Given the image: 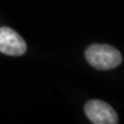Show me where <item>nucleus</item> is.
I'll return each mask as SVG.
<instances>
[{
	"label": "nucleus",
	"instance_id": "obj_1",
	"mask_svg": "<svg viewBox=\"0 0 124 124\" xmlns=\"http://www.w3.org/2000/svg\"><path fill=\"white\" fill-rule=\"evenodd\" d=\"M85 58L91 66L99 70L114 69L122 62V54L120 51L110 45H91L85 51Z\"/></svg>",
	"mask_w": 124,
	"mask_h": 124
},
{
	"label": "nucleus",
	"instance_id": "obj_2",
	"mask_svg": "<svg viewBox=\"0 0 124 124\" xmlns=\"http://www.w3.org/2000/svg\"><path fill=\"white\" fill-rule=\"evenodd\" d=\"M85 114L94 124H116L118 122L114 108L101 100H91L85 105Z\"/></svg>",
	"mask_w": 124,
	"mask_h": 124
},
{
	"label": "nucleus",
	"instance_id": "obj_3",
	"mask_svg": "<svg viewBox=\"0 0 124 124\" xmlns=\"http://www.w3.org/2000/svg\"><path fill=\"white\" fill-rule=\"evenodd\" d=\"M0 52L10 56H20L27 52V44L16 31L2 27L0 28Z\"/></svg>",
	"mask_w": 124,
	"mask_h": 124
}]
</instances>
